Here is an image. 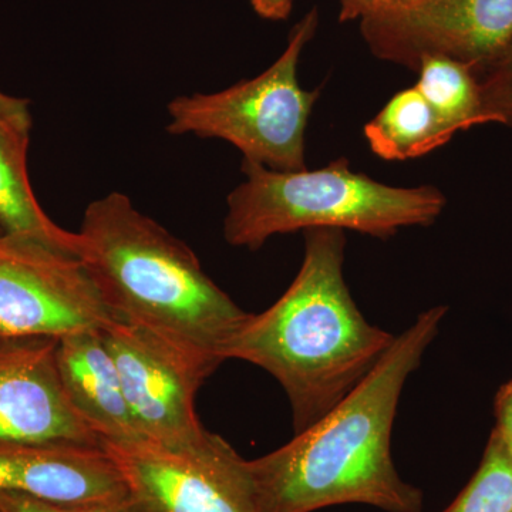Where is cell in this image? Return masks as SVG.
<instances>
[{
	"mask_svg": "<svg viewBox=\"0 0 512 512\" xmlns=\"http://www.w3.org/2000/svg\"><path fill=\"white\" fill-rule=\"evenodd\" d=\"M444 512H512V457L494 433L477 473Z\"/></svg>",
	"mask_w": 512,
	"mask_h": 512,
	"instance_id": "2e32d148",
	"label": "cell"
},
{
	"mask_svg": "<svg viewBox=\"0 0 512 512\" xmlns=\"http://www.w3.org/2000/svg\"><path fill=\"white\" fill-rule=\"evenodd\" d=\"M318 25V10L312 9L293 26L284 53L254 79L170 101L168 133L220 138L238 148L244 160L271 170H305L306 128L320 92L303 89L298 67Z\"/></svg>",
	"mask_w": 512,
	"mask_h": 512,
	"instance_id": "5b68a950",
	"label": "cell"
},
{
	"mask_svg": "<svg viewBox=\"0 0 512 512\" xmlns=\"http://www.w3.org/2000/svg\"><path fill=\"white\" fill-rule=\"evenodd\" d=\"M53 336H0V441L100 447L64 392Z\"/></svg>",
	"mask_w": 512,
	"mask_h": 512,
	"instance_id": "30bf717a",
	"label": "cell"
},
{
	"mask_svg": "<svg viewBox=\"0 0 512 512\" xmlns=\"http://www.w3.org/2000/svg\"><path fill=\"white\" fill-rule=\"evenodd\" d=\"M478 82L488 121L512 126V46Z\"/></svg>",
	"mask_w": 512,
	"mask_h": 512,
	"instance_id": "e0dca14e",
	"label": "cell"
},
{
	"mask_svg": "<svg viewBox=\"0 0 512 512\" xmlns=\"http://www.w3.org/2000/svg\"><path fill=\"white\" fill-rule=\"evenodd\" d=\"M252 8L261 18L284 20L292 12V0H251Z\"/></svg>",
	"mask_w": 512,
	"mask_h": 512,
	"instance_id": "ffe728a7",
	"label": "cell"
},
{
	"mask_svg": "<svg viewBox=\"0 0 512 512\" xmlns=\"http://www.w3.org/2000/svg\"><path fill=\"white\" fill-rule=\"evenodd\" d=\"M2 234H3V231H2V228H0V235H2Z\"/></svg>",
	"mask_w": 512,
	"mask_h": 512,
	"instance_id": "603a6c76",
	"label": "cell"
},
{
	"mask_svg": "<svg viewBox=\"0 0 512 512\" xmlns=\"http://www.w3.org/2000/svg\"><path fill=\"white\" fill-rule=\"evenodd\" d=\"M386 0H340V20H360Z\"/></svg>",
	"mask_w": 512,
	"mask_h": 512,
	"instance_id": "44dd1931",
	"label": "cell"
},
{
	"mask_svg": "<svg viewBox=\"0 0 512 512\" xmlns=\"http://www.w3.org/2000/svg\"><path fill=\"white\" fill-rule=\"evenodd\" d=\"M386 2H387V0H386ZM383 3H384V2H383Z\"/></svg>",
	"mask_w": 512,
	"mask_h": 512,
	"instance_id": "cb8c5ba5",
	"label": "cell"
},
{
	"mask_svg": "<svg viewBox=\"0 0 512 512\" xmlns=\"http://www.w3.org/2000/svg\"><path fill=\"white\" fill-rule=\"evenodd\" d=\"M57 366L67 399L100 444L146 441L131 416L119 369L100 329L60 336Z\"/></svg>",
	"mask_w": 512,
	"mask_h": 512,
	"instance_id": "7c38bea8",
	"label": "cell"
},
{
	"mask_svg": "<svg viewBox=\"0 0 512 512\" xmlns=\"http://www.w3.org/2000/svg\"><path fill=\"white\" fill-rule=\"evenodd\" d=\"M416 87L454 134L488 124L480 82L466 64L448 57L429 56L420 60Z\"/></svg>",
	"mask_w": 512,
	"mask_h": 512,
	"instance_id": "9a60e30c",
	"label": "cell"
},
{
	"mask_svg": "<svg viewBox=\"0 0 512 512\" xmlns=\"http://www.w3.org/2000/svg\"><path fill=\"white\" fill-rule=\"evenodd\" d=\"M244 183L228 195L224 238L249 251L274 235L315 228L389 239L407 227H429L446 207L431 185L392 187L356 173L345 157L316 170L276 171L242 161Z\"/></svg>",
	"mask_w": 512,
	"mask_h": 512,
	"instance_id": "277c9868",
	"label": "cell"
},
{
	"mask_svg": "<svg viewBox=\"0 0 512 512\" xmlns=\"http://www.w3.org/2000/svg\"><path fill=\"white\" fill-rule=\"evenodd\" d=\"M359 22L377 59L412 72L441 56L478 79L512 46V0H387Z\"/></svg>",
	"mask_w": 512,
	"mask_h": 512,
	"instance_id": "8992f818",
	"label": "cell"
},
{
	"mask_svg": "<svg viewBox=\"0 0 512 512\" xmlns=\"http://www.w3.org/2000/svg\"><path fill=\"white\" fill-rule=\"evenodd\" d=\"M0 512H146L133 498L90 504H55L19 493H0Z\"/></svg>",
	"mask_w": 512,
	"mask_h": 512,
	"instance_id": "ac0fdd59",
	"label": "cell"
},
{
	"mask_svg": "<svg viewBox=\"0 0 512 512\" xmlns=\"http://www.w3.org/2000/svg\"><path fill=\"white\" fill-rule=\"evenodd\" d=\"M495 429L493 433L512 457V380L501 386L494 402Z\"/></svg>",
	"mask_w": 512,
	"mask_h": 512,
	"instance_id": "d6986e66",
	"label": "cell"
},
{
	"mask_svg": "<svg viewBox=\"0 0 512 512\" xmlns=\"http://www.w3.org/2000/svg\"><path fill=\"white\" fill-rule=\"evenodd\" d=\"M32 116L26 100L0 99V228L76 255L77 234L55 224L36 200L28 174ZM77 256V255H76Z\"/></svg>",
	"mask_w": 512,
	"mask_h": 512,
	"instance_id": "4fadbf2b",
	"label": "cell"
},
{
	"mask_svg": "<svg viewBox=\"0 0 512 512\" xmlns=\"http://www.w3.org/2000/svg\"><path fill=\"white\" fill-rule=\"evenodd\" d=\"M101 338L119 369L131 416L144 440L180 453L210 447L195 396L210 373L140 326L111 319Z\"/></svg>",
	"mask_w": 512,
	"mask_h": 512,
	"instance_id": "52a82bcc",
	"label": "cell"
},
{
	"mask_svg": "<svg viewBox=\"0 0 512 512\" xmlns=\"http://www.w3.org/2000/svg\"><path fill=\"white\" fill-rule=\"evenodd\" d=\"M454 136L416 84L394 94L365 126L370 150L386 161L427 156Z\"/></svg>",
	"mask_w": 512,
	"mask_h": 512,
	"instance_id": "5bb4252c",
	"label": "cell"
},
{
	"mask_svg": "<svg viewBox=\"0 0 512 512\" xmlns=\"http://www.w3.org/2000/svg\"><path fill=\"white\" fill-rule=\"evenodd\" d=\"M55 504H90L130 497L116 461L103 447L0 441V493Z\"/></svg>",
	"mask_w": 512,
	"mask_h": 512,
	"instance_id": "8fae6325",
	"label": "cell"
},
{
	"mask_svg": "<svg viewBox=\"0 0 512 512\" xmlns=\"http://www.w3.org/2000/svg\"><path fill=\"white\" fill-rule=\"evenodd\" d=\"M76 234L77 258L113 318L148 330L212 375L251 313L205 274L191 248L121 192L90 202Z\"/></svg>",
	"mask_w": 512,
	"mask_h": 512,
	"instance_id": "3957f363",
	"label": "cell"
},
{
	"mask_svg": "<svg viewBox=\"0 0 512 512\" xmlns=\"http://www.w3.org/2000/svg\"><path fill=\"white\" fill-rule=\"evenodd\" d=\"M305 254L288 291L251 315L224 357L266 370L292 407L293 429H308L342 402L389 350L396 336L372 325L343 275L345 231H303Z\"/></svg>",
	"mask_w": 512,
	"mask_h": 512,
	"instance_id": "7a4b0ae2",
	"label": "cell"
},
{
	"mask_svg": "<svg viewBox=\"0 0 512 512\" xmlns=\"http://www.w3.org/2000/svg\"><path fill=\"white\" fill-rule=\"evenodd\" d=\"M101 447L116 461L130 497L146 512H261L248 461L220 436L195 453L150 441Z\"/></svg>",
	"mask_w": 512,
	"mask_h": 512,
	"instance_id": "9c48e42d",
	"label": "cell"
},
{
	"mask_svg": "<svg viewBox=\"0 0 512 512\" xmlns=\"http://www.w3.org/2000/svg\"><path fill=\"white\" fill-rule=\"evenodd\" d=\"M6 96V93H3L2 90H0V99H3V97Z\"/></svg>",
	"mask_w": 512,
	"mask_h": 512,
	"instance_id": "7402d4cb",
	"label": "cell"
},
{
	"mask_svg": "<svg viewBox=\"0 0 512 512\" xmlns=\"http://www.w3.org/2000/svg\"><path fill=\"white\" fill-rule=\"evenodd\" d=\"M113 318L76 255L0 235V336H60Z\"/></svg>",
	"mask_w": 512,
	"mask_h": 512,
	"instance_id": "ba28073f",
	"label": "cell"
},
{
	"mask_svg": "<svg viewBox=\"0 0 512 512\" xmlns=\"http://www.w3.org/2000/svg\"><path fill=\"white\" fill-rule=\"evenodd\" d=\"M446 313L447 306L421 313L342 402L274 453L248 461L261 512L340 504L423 510V493L394 467L392 431L404 384L419 369Z\"/></svg>",
	"mask_w": 512,
	"mask_h": 512,
	"instance_id": "6da1fadb",
	"label": "cell"
}]
</instances>
